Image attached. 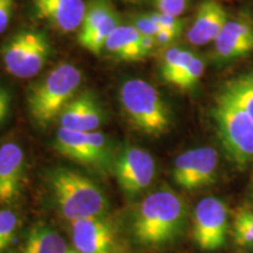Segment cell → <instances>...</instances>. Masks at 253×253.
Listing matches in <instances>:
<instances>
[{"mask_svg":"<svg viewBox=\"0 0 253 253\" xmlns=\"http://www.w3.org/2000/svg\"><path fill=\"white\" fill-rule=\"evenodd\" d=\"M186 207L178 195L161 190L145 197L132 220V235L143 246L156 248L175 240L182 232Z\"/></svg>","mask_w":253,"mask_h":253,"instance_id":"6da1fadb","label":"cell"},{"mask_svg":"<svg viewBox=\"0 0 253 253\" xmlns=\"http://www.w3.org/2000/svg\"><path fill=\"white\" fill-rule=\"evenodd\" d=\"M82 82V73L68 62L60 63L45 78L32 84L27 91L31 118L40 126H47L71 102Z\"/></svg>","mask_w":253,"mask_h":253,"instance_id":"7a4b0ae2","label":"cell"},{"mask_svg":"<svg viewBox=\"0 0 253 253\" xmlns=\"http://www.w3.org/2000/svg\"><path fill=\"white\" fill-rule=\"evenodd\" d=\"M217 135L229 160L244 169L253 158V121L224 89L211 109Z\"/></svg>","mask_w":253,"mask_h":253,"instance_id":"3957f363","label":"cell"},{"mask_svg":"<svg viewBox=\"0 0 253 253\" xmlns=\"http://www.w3.org/2000/svg\"><path fill=\"white\" fill-rule=\"evenodd\" d=\"M50 185L60 211L71 221L100 216L108 207L100 186L73 170H55L50 176Z\"/></svg>","mask_w":253,"mask_h":253,"instance_id":"277c9868","label":"cell"},{"mask_svg":"<svg viewBox=\"0 0 253 253\" xmlns=\"http://www.w3.org/2000/svg\"><path fill=\"white\" fill-rule=\"evenodd\" d=\"M120 100L128 119L138 130L156 137L169 130L170 110L149 82L142 79L125 81L120 89Z\"/></svg>","mask_w":253,"mask_h":253,"instance_id":"5b68a950","label":"cell"},{"mask_svg":"<svg viewBox=\"0 0 253 253\" xmlns=\"http://www.w3.org/2000/svg\"><path fill=\"white\" fill-rule=\"evenodd\" d=\"M229 229V210L224 202L216 197L198 202L194 212L192 238L199 249L213 251L223 248Z\"/></svg>","mask_w":253,"mask_h":253,"instance_id":"8992f818","label":"cell"},{"mask_svg":"<svg viewBox=\"0 0 253 253\" xmlns=\"http://www.w3.org/2000/svg\"><path fill=\"white\" fill-rule=\"evenodd\" d=\"M55 148L63 156L87 166H104L109 160V140L100 131H75L60 126Z\"/></svg>","mask_w":253,"mask_h":253,"instance_id":"52a82bcc","label":"cell"},{"mask_svg":"<svg viewBox=\"0 0 253 253\" xmlns=\"http://www.w3.org/2000/svg\"><path fill=\"white\" fill-rule=\"evenodd\" d=\"M218 169V153L212 147L188 150L176 157L172 178L184 190H197L214 182Z\"/></svg>","mask_w":253,"mask_h":253,"instance_id":"ba28073f","label":"cell"},{"mask_svg":"<svg viewBox=\"0 0 253 253\" xmlns=\"http://www.w3.org/2000/svg\"><path fill=\"white\" fill-rule=\"evenodd\" d=\"M115 172L118 183L126 194H140L154 179V157L142 148L126 147L118 157Z\"/></svg>","mask_w":253,"mask_h":253,"instance_id":"9c48e42d","label":"cell"},{"mask_svg":"<svg viewBox=\"0 0 253 253\" xmlns=\"http://www.w3.org/2000/svg\"><path fill=\"white\" fill-rule=\"evenodd\" d=\"M253 52V19L240 14L227 19L213 41L211 56L217 63H227Z\"/></svg>","mask_w":253,"mask_h":253,"instance_id":"30bf717a","label":"cell"},{"mask_svg":"<svg viewBox=\"0 0 253 253\" xmlns=\"http://www.w3.org/2000/svg\"><path fill=\"white\" fill-rule=\"evenodd\" d=\"M36 15L60 33L80 30L87 5L84 0H32Z\"/></svg>","mask_w":253,"mask_h":253,"instance_id":"8fae6325","label":"cell"},{"mask_svg":"<svg viewBox=\"0 0 253 253\" xmlns=\"http://www.w3.org/2000/svg\"><path fill=\"white\" fill-rule=\"evenodd\" d=\"M72 223L74 248L80 253H112L114 232L112 225L100 216L78 219Z\"/></svg>","mask_w":253,"mask_h":253,"instance_id":"7c38bea8","label":"cell"},{"mask_svg":"<svg viewBox=\"0 0 253 253\" xmlns=\"http://www.w3.org/2000/svg\"><path fill=\"white\" fill-rule=\"evenodd\" d=\"M227 13L219 2L205 0L199 5L194 23L186 32V39L194 46L213 42L227 21Z\"/></svg>","mask_w":253,"mask_h":253,"instance_id":"4fadbf2b","label":"cell"},{"mask_svg":"<svg viewBox=\"0 0 253 253\" xmlns=\"http://www.w3.org/2000/svg\"><path fill=\"white\" fill-rule=\"evenodd\" d=\"M24 151L14 142L0 145V203H11L20 191L24 172Z\"/></svg>","mask_w":253,"mask_h":253,"instance_id":"5bb4252c","label":"cell"},{"mask_svg":"<svg viewBox=\"0 0 253 253\" xmlns=\"http://www.w3.org/2000/svg\"><path fill=\"white\" fill-rule=\"evenodd\" d=\"M102 122V110L90 94L73 97L59 116L61 128L75 131H95Z\"/></svg>","mask_w":253,"mask_h":253,"instance_id":"9a60e30c","label":"cell"},{"mask_svg":"<svg viewBox=\"0 0 253 253\" xmlns=\"http://www.w3.org/2000/svg\"><path fill=\"white\" fill-rule=\"evenodd\" d=\"M141 39L142 34L132 25H120L107 39L104 49L122 61H141L145 59Z\"/></svg>","mask_w":253,"mask_h":253,"instance_id":"2e32d148","label":"cell"},{"mask_svg":"<svg viewBox=\"0 0 253 253\" xmlns=\"http://www.w3.org/2000/svg\"><path fill=\"white\" fill-rule=\"evenodd\" d=\"M67 243L58 231L37 224L28 231L19 253H68Z\"/></svg>","mask_w":253,"mask_h":253,"instance_id":"e0dca14e","label":"cell"},{"mask_svg":"<svg viewBox=\"0 0 253 253\" xmlns=\"http://www.w3.org/2000/svg\"><path fill=\"white\" fill-rule=\"evenodd\" d=\"M34 30H24L8 38L0 49L2 63L9 74L17 78L26 54L36 36Z\"/></svg>","mask_w":253,"mask_h":253,"instance_id":"ac0fdd59","label":"cell"},{"mask_svg":"<svg viewBox=\"0 0 253 253\" xmlns=\"http://www.w3.org/2000/svg\"><path fill=\"white\" fill-rule=\"evenodd\" d=\"M195 55L194 52L179 46H171L164 50L161 60V77L163 81L173 86Z\"/></svg>","mask_w":253,"mask_h":253,"instance_id":"d6986e66","label":"cell"},{"mask_svg":"<svg viewBox=\"0 0 253 253\" xmlns=\"http://www.w3.org/2000/svg\"><path fill=\"white\" fill-rule=\"evenodd\" d=\"M49 53L50 45L48 39H47V37L42 32L37 31L17 78L30 79L37 75L43 68V66L46 65Z\"/></svg>","mask_w":253,"mask_h":253,"instance_id":"ffe728a7","label":"cell"},{"mask_svg":"<svg viewBox=\"0 0 253 253\" xmlns=\"http://www.w3.org/2000/svg\"><path fill=\"white\" fill-rule=\"evenodd\" d=\"M221 89L225 90L253 121V69L225 82Z\"/></svg>","mask_w":253,"mask_h":253,"instance_id":"44dd1931","label":"cell"},{"mask_svg":"<svg viewBox=\"0 0 253 253\" xmlns=\"http://www.w3.org/2000/svg\"><path fill=\"white\" fill-rule=\"evenodd\" d=\"M114 11L115 7L110 0H90L89 4L87 5L84 21L79 30V43L86 40Z\"/></svg>","mask_w":253,"mask_h":253,"instance_id":"7402d4cb","label":"cell"},{"mask_svg":"<svg viewBox=\"0 0 253 253\" xmlns=\"http://www.w3.org/2000/svg\"><path fill=\"white\" fill-rule=\"evenodd\" d=\"M231 235L240 248L253 246V209L242 207L233 211Z\"/></svg>","mask_w":253,"mask_h":253,"instance_id":"603a6c76","label":"cell"},{"mask_svg":"<svg viewBox=\"0 0 253 253\" xmlns=\"http://www.w3.org/2000/svg\"><path fill=\"white\" fill-rule=\"evenodd\" d=\"M118 26H120V15L118 12L114 11L86 40L80 42V46L93 54H100L104 49L107 39Z\"/></svg>","mask_w":253,"mask_h":253,"instance_id":"cb8c5ba5","label":"cell"},{"mask_svg":"<svg viewBox=\"0 0 253 253\" xmlns=\"http://www.w3.org/2000/svg\"><path fill=\"white\" fill-rule=\"evenodd\" d=\"M204 71L205 63L203 59L199 58L198 55H195V58L191 60V62L189 63L188 67L183 72V74L176 81L173 87L178 88L181 90L192 89L198 84V81L201 80V78L203 77Z\"/></svg>","mask_w":253,"mask_h":253,"instance_id":"d4e9b609","label":"cell"},{"mask_svg":"<svg viewBox=\"0 0 253 253\" xmlns=\"http://www.w3.org/2000/svg\"><path fill=\"white\" fill-rule=\"evenodd\" d=\"M18 224V216L13 211L0 210V253L5 252L11 245Z\"/></svg>","mask_w":253,"mask_h":253,"instance_id":"484cf974","label":"cell"},{"mask_svg":"<svg viewBox=\"0 0 253 253\" xmlns=\"http://www.w3.org/2000/svg\"><path fill=\"white\" fill-rule=\"evenodd\" d=\"M149 17L156 23L161 28H166L173 32L176 36H179L183 31V20L179 17H173V15L162 13V12H156V13L149 14Z\"/></svg>","mask_w":253,"mask_h":253,"instance_id":"4316f807","label":"cell"},{"mask_svg":"<svg viewBox=\"0 0 253 253\" xmlns=\"http://www.w3.org/2000/svg\"><path fill=\"white\" fill-rule=\"evenodd\" d=\"M158 12L179 17L185 11L188 0H155Z\"/></svg>","mask_w":253,"mask_h":253,"instance_id":"83f0119b","label":"cell"},{"mask_svg":"<svg viewBox=\"0 0 253 253\" xmlns=\"http://www.w3.org/2000/svg\"><path fill=\"white\" fill-rule=\"evenodd\" d=\"M132 26L140 32L142 36L149 37H155L157 34V32L161 30V27L149 17V14L137 15V17H135Z\"/></svg>","mask_w":253,"mask_h":253,"instance_id":"f1b7e54d","label":"cell"},{"mask_svg":"<svg viewBox=\"0 0 253 253\" xmlns=\"http://www.w3.org/2000/svg\"><path fill=\"white\" fill-rule=\"evenodd\" d=\"M14 0H0V34L8 27L13 13Z\"/></svg>","mask_w":253,"mask_h":253,"instance_id":"f546056e","label":"cell"},{"mask_svg":"<svg viewBox=\"0 0 253 253\" xmlns=\"http://www.w3.org/2000/svg\"><path fill=\"white\" fill-rule=\"evenodd\" d=\"M177 37L178 36H176L173 32L166 30V28H161V30L157 32L156 36H155V40H156L157 46L166 47V46H169Z\"/></svg>","mask_w":253,"mask_h":253,"instance_id":"4dcf8cb0","label":"cell"},{"mask_svg":"<svg viewBox=\"0 0 253 253\" xmlns=\"http://www.w3.org/2000/svg\"><path fill=\"white\" fill-rule=\"evenodd\" d=\"M141 47H142V50H143V54L145 58L149 56L151 53L154 52V49L157 47V42L156 40H155V37L142 36Z\"/></svg>","mask_w":253,"mask_h":253,"instance_id":"1f68e13d","label":"cell"},{"mask_svg":"<svg viewBox=\"0 0 253 253\" xmlns=\"http://www.w3.org/2000/svg\"><path fill=\"white\" fill-rule=\"evenodd\" d=\"M9 104L11 101H5V102H0V123L6 119V116L9 113Z\"/></svg>","mask_w":253,"mask_h":253,"instance_id":"d6a6232c","label":"cell"},{"mask_svg":"<svg viewBox=\"0 0 253 253\" xmlns=\"http://www.w3.org/2000/svg\"><path fill=\"white\" fill-rule=\"evenodd\" d=\"M5 101H11V96L4 87L0 86V102H5Z\"/></svg>","mask_w":253,"mask_h":253,"instance_id":"836d02e7","label":"cell"},{"mask_svg":"<svg viewBox=\"0 0 253 253\" xmlns=\"http://www.w3.org/2000/svg\"><path fill=\"white\" fill-rule=\"evenodd\" d=\"M126 1H128V2H132V4H137V2L143 1V0H126Z\"/></svg>","mask_w":253,"mask_h":253,"instance_id":"e575fe53","label":"cell"},{"mask_svg":"<svg viewBox=\"0 0 253 253\" xmlns=\"http://www.w3.org/2000/svg\"><path fill=\"white\" fill-rule=\"evenodd\" d=\"M68 253H80V252H78L77 250H69Z\"/></svg>","mask_w":253,"mask_h":253,"instance_id":"d590c367","label":"cell"}]
</instances>
